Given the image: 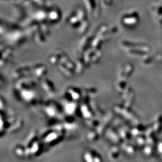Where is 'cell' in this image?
Here are the masks:
<instances>
[{
	"label": "cell",
	"mask_w": 162,
	"mask_h": 162,
	"mask_svg": "<svg viewBox=\"0 0 162 162\" xmlns=\"http://www.w3.org/2000/svg\"><path fill=\"white\" fill-rule=\"evenodd\" d=\"M60 11H58V9L53 10L51 11L48 15V18L51 22H55L58 21L60 18Z\"/></svg>",
	"instance_id": "cell-1"
},
{
	"label": "cell",
	"mask_w": 162,
	"mask_h": 162,
	"mask_svg": "<svg viewBox=\"0 0 162 162\" xmlns=\"http://www.w3.org/2000/svg\"><path fill=\"white\" fill-rule=\"evenodd\" d=\"M86 6H87L88 11H94V10L96 8V3H95L94 0H85Z\"/></svg>",
	"instance_id": "cell-2"
},
{
	"label": "cell",
	"mask_w": 162,
	"mask_h": 162,
	"mask_svg": "<svg viewBox=\"0 0 162 162\" xmlns=\"http://www.w3.org/2000/svg\"><path fill=\"white\" fill-rule=\"evenodd\" d=\"M101 42H102V40L101 38H95L94 40L93 41V43H92L93 48H94L96 49H98L100 47V46H101Z\"/></svg>",
	"instance_id": "cell-3"
},
{
	"label": "cell",
	"mask_w": 162,
	"mask_h": 162,
	"mask_svg": "<svg viewBox=\"0 0 162 162\" xmlns=\"http://www.w3.org/2000/svg\"><path fill=\"white\" fill-rule=\"evenodd\" d=\"M88 27H89V24H88V21H83L82 24V25H81V28H80V30H79L80 33L82 34V33L86 32V31H87Z\"/></svg>",
	"instance_id": "cell-4"
},
{
	"label": "cell",
	"mask_w": 162,
	"mask_h": 162,
	"mask_svg": "<svg viewBox=\"0 0 162 162\" xmlns=\"http://www.w3.org/2000/svg\"><path fill=\"white\" fill-rule=\"evenodd\" d=\"M61 58H62V56H61L60 53H56V54L53 55L50 58V60H51V62L52 63H56V61L61 60Z\"/></svg>",
	"instance_id": "cell-5"
},
{
	"label": "cell",
	"mask_w": 162,
	"mask_h": 162,
	"mask_svg": "<svg viewBox=\"0 0 162 162\" xmlns=\"http://www.w3.org/2000/svg\"><path fill=\"white\" fill-rule=\"evenodd\" d=\"M36 39L38 42L43 43L45 41V37L44 35L42 34V33L40 32H38L36 34Z\"/></svg>",
	"instance_id": "cell-6"
},
{
	"label": "cell",
	"mask_w": 162,
	"mask_h": 162,
	"mask_svg": "<svg viewBox=\"0 0 162 162\" xmlns=\"http://www.w3.org/2000/svg\"><path fill=\"white\" fill-rule=\"evenodd\" d=\"M11 53V51L10 49H6L5 50V54L3 53V57H2V61L5 59L6 60L9 57V55H10Z\"/></svg>",
	"instance_id": "cell-7"
},
{
	"label": "cell",
	"mask_w": 162,
	"mask_h": 162,
	"mask_svg": "<svg viewBox=\"0 0 162 162\" xmlns=\"http://www.w3.org/2000/svg\"><path fill=\"white\" fill-rule=\"evenodd\" d=\"M100 57H101V53H100V52L97 51L96 54L94 55L93 56V59H92V61L93 62H96L97 61H98L100 59Z\"/></svg>",
	"instance_id": "cell-8"
},
{
	"label": "cell",
	"mask_w": 162,
	"mask_h": 162,
	"mask_svg": "<svg viewBox=\"0 0 162 162\" xmlns=\"http://www.w3.org/2000/svg\"><path fill=\"white\" fill-rule=\"evenodd\" d=\"M34 1L37 3H42L43 2V0H34Z\"/></svg>",
	"instance_id": "cell-9"
}]
</instances>
